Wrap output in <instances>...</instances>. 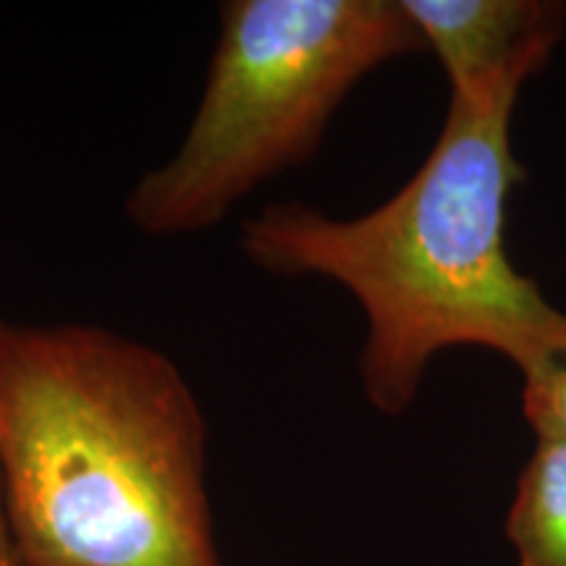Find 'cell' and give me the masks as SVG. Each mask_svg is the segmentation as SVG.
Here are the masks:
<instances>
[{
    "label": "cell",
    "instance_id": "1",
    "mask_svg": "<svg viewBox=\"0 0 566 566\" xmlns=\"http://www.w3.org/2000/svg\"><path fill=\"white\" fill-rule=\"evenodd\" d=\"M537 66H514L451 92L436 147L412 179L357 218L300 202L271 205L242 229L252 265L321 275L367 317L359 357L365 396L401 415L436 354L483 346L522 375L566 363V313L506 252V202L525 181L512 150V113Z\"/></svg>",
    "mask_w": 566,
    "mask_h": 566
},
{
    "label": "cell",
    "instance_id": "2",
    "mask_svg": "<svg viewBox=\"0 0 566 566\" xmlns=\"http://www.w3.org/2000/svg\"><path fill=\"white\" fill-rule=\"evenodd\" d=\"M0 470L21 566H218L202 409L153 346L0 321Z\"/></svg>",
    "mask_w": 566,
    "mask_h": 566
},
{
    "label": "cell",
    "instance_id": "3",
    "mask_svg": "<svg viewBox=\"0 0 566 566\" xmlns=\"http://www.w3.org/2000/svg\"><path fill=\"white\" fill-rule=\"evenodd\" d=\"M401 0H231L208 82L174 158L126 200L139 231L210 229L275 174L317 150L354 84L422 51Z\"/></svg>",
    "mask_w": 566,
    "mask_h": 566
},
{
    "label": "cell",
    "instance_id": "4",
    "mask_svg": "<svg viewBox=\"0 0 566 566\" xmlns=\"http://www.w3.org/2000/svg\"><path fill=\"white\" fill-rule=\"evenodd\" d=\"M451 92L514 66L543 69L562 40L566 9L551 0H401Z\"/></svg>",
    "mask_w": 566,
    "mask_h": 566
},
{
    "label": "cell",
    "instance_id": "5",
    "mask_svg": "<svg viewBox=\"0 0 566 566\" xmlns=\"http://www.w3.org/2000/svg\"><path fill=\"white\" fill-rule=\"evenodd\" d=\"M506 535L516 566H566V441L537 438L516 483Z\"/></svg>",
    "mask_w": 566,
    "mask_h": 566
},
{
    "label": "cell",
    "instance_id": "6",
    "mask_svg": "<svg viewBox=\"0 0 566 566\" xmlns=\"http://www.w3.org/2000/svg\"><path fill=\"white\" fill-rule=\"evenodd\" d=\"M522 409L537 438L566 441V363L548 370L525 375Z\"/></svg>",
    "mask_w": 566,
    "mask_h": 566
},
{
    "label": "cell",
    "instance_id": "7",
    "mask_svg": "<svg viewBox=\"0 0 566 566\" xmlns=\"http://www.w3.org/2000/svg\"><path fill=\"white\" fill-rule=\"evenodd\" d=\"M0 566H21L17 541H13L9 504H6V483L3 470H0Z\"/></svg>",
    "mask_w": 566,
    "mask_h": 566
}]
</instances>
